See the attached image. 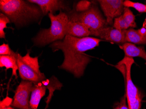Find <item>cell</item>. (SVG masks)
Listing matches in <instances>:
<instances>
[{"mask_svg":"<svg viewBox=\"0 0 146 109\" xmlns=\"http://www.w3.org/2000/svg\"><path fill=\"white\" fill-rule=\"evenodd\" d=\"M101 40L92 37L78 38L69 35L63 41H58L50 46L54 51L61 50L64 59L60 68L68 71L76 78L84 73L86 67L91 62V59L85 53L98 46Z\"/></svg>","mask_w":146,"mask_h":109,"instance_id":"1","label":"cell"},{"mask_svg":"<svg viewBox=\"0 0 146 109\" xmlns=\"http://www.w3.org/2000/svg\"><path fill=\"white\" fill-rule=\"evenodd\" d=\"M22 0H1V11L16 26H23L42 15L39 7Z\"/></svg>","mask_w":146,"mask_h":109,"instance_id":"2","label":"cell"},{"mask_svg":"<svg viewBox=\"0 0 146 109\" xmlns=\"http://www.w3.org/2000/svg\"><path fill=\"white\" fill-rule=\"evenodd\" d=\"M48 16L50 20V27L48 29L41 30L33 38L36 46H43L61 41L67 36V27L69 22L68 16L61 11L57 15L49 13Z\"/></svg>","mask_w":146,"mask_h":109,"instance_id":"3","label":"cell"},{"mask_svg":"<svg viewBox=\"0 0 146 109\" xmlns=\"http://www.w3.org/2000/svg\"><path fill=\"white\" fill-rule=\"evenodd\" d=\"M134 63L133 58L125 56L115 67L122 73L125 85V94L129 109H140L143 95L133 82L131 77L132 65Z\"/></svg>","mask_w":146,"mask_h":109,"instance_id":"4","label":"cell"},{"mask_svg":"<svg viewBox=\"0 0 146 109\" xmlns=\"http://www.w3.org/2000/svg\"><path fill=\"white\" fill-rule=\"evenodd\" d=\"M68 17L70 21L81 23L85 25L91 32V36L97 37L99 32L108 26L106 20L94 5H92L86 11L80 13L74 12Z\"/></svg>","mask_w":146,"mask_h":109,"instance_id":"5","label":"cell"},{"mask_svg":"<svg viewBox=\"0 0 146 109\" xmlns=\"http://www.w3.org/2000/svg\"><path fill=\"white\" fill-rule=\"evenodd\" d=\"M17 63L19 76L23 80L30 81L36 84L46 79L44 74L39 70L38 57H31L29 52L24 56L17 53Z\"/></svg>","mask_w":146,"mask_h":109,"instance_id":"6","label":"cell"},{"mask_svg":"<svg viewBox=\"0 0 146 109\" xmlns=\"http://www.w3.org/2000/svg\"><path fill=\"white\" fill-rule=\"evenodd\" d=\"M33 86L31 82L23 80L16 88L11 106L19 109H32L30 96Z\"/></svg>","mask_w":146,"mask_h":109,"instance_id":"7","label":"cell"},{"mask_svg":"<svg viewBox=\"0 0 146 109\" xmlns=\"http://www.w3.org/2000/svg\"><path fill=\"white\" fill-rule=\"evenodd\" d=\"M98 2L100 5L108 24H112L113 20L123 12L125 7L123 0H99Z\"/></svg>","mask_w":146,"mask_h":109,"instance_id":"8","label":"cell"},{"mask_svg":"<svg viewBox=\"0 0 146 109\" xmlns=\"http://www.w3.org/2000/svg\"><path fill=\"white\" fill-rule=\"evenodd\" d=\"M126 30H118L113 27H105L98 33L97 37L109 41L123 44L125 42Z\"/></svg>","mask_w":146,"mask_h":109,"instance_id":"9","label":"cell"},{"mask_svg":"<svg viewBox=\"0 0 146 109\" xmlns=\"http://www.w3.org/2000/svg\"><path fill=\"white\" fill-rule=\"evenodd\" d=\"M137 27L135 16L130 9L125 7L122 15L115 19L113 27L118 30H127Z\"/></svg>","mask_w":146,"mask_h":109,"instance_id":"10","label":"cell"},{"mask_svg":"<svg viewBox=\"0 0 146 109\" xmlns=\"http://www.w3.org/2000/svg\"><path fill=\"white\" fill-rule=\"evenodd\" d=\"M28 2L36 4L40 9L43 15L64 10L67 7L62 1L58 0H29Z\"/></svg>","mask_w":146,"mask_h":109,"instance_id":"11","label":"cell"},{"mask_svg":"<svg viewBox=\"0 0 146 109\" xmlns=\"http://www.w3.org/2000/svg\"><path fill=\"white\" fill-rule=\"evenodd\" d=\"M125 42L136 44L146 45V22L141 28L135 30L129 28L125 32Z\"/></svg>","mask_w":146,"mask_h":109,"instance_id":"12","label":"cell"},{"mask_svg":"<svg viewBox=\"0 0 146 109\" xmlns=\"http://www.w3.org/2000/svg\"><path fill=\"white\" fill-rule=\"evenodd\" d=\"M67 35L82 38L91 36L88 28L81 23L70 21L67 29Z\"/></svg>","mask_w":146,"mask_h":109,"instance_id":"13","label":"cell"},{"mask_svg":"<svg viewBox=\"0 0 146 109\" xmlns=\"http://www.w3.org/2000/svg\"><path fill=\"white\" fill-rule=\"evenodd\" d=\"M46 87L42 83L34 84L30 99V106L32 109H37L42 98L45 95Z\"/></svg>","mask_w":146,"mask_h":109,"instance_id":"14","label":"cell"},{"mask_svg":"<svg viewBox=\"0 0 146 109\" xmlns=\"http://www.w3.org/2000/svg\"><path fill=\"white\" fill-rule=\"evenodd\" d=\"M123 50L125 56L133 58L141 57L146 61V52L143 46H137L132 43L126 42L120 46Z\"/></svg>","mask_w":146,"mask_h":109,"instance_id":"15","label":"cell"},{"mask_svg":"<svg viewBox=\"0 0 146 109\" xmlns=\"http://www.w3.org/2000/svg\"><path fill=\"white\" fill-rule=\"evenodd\" d=\"M42 83L49 90V94L48 96L45 99V101L46 103V108H47L52 96H54V92L56 90H60L63 87V84L56 77L54 76L49 79H46L45 80L42 81Z\"/></svg>","mask_w":146,"mask_h":109,"instance_id":"16","label":"cell"},{"mask_svg":"<svg viewBox=\"0 0 146 109\" xmlns=\"http://www.w3.org/2000/svg\"><path fill=\"white\" fill-rule=\"evenodd\" d=\"M17 55H1L0 56V67H5L6 69H12V76H15V78H18L17 71L18 70L17 63Z\"/></svg>","mask_w":146,"mask_h":109,"instance_id":"17","label":"cell"},{"mask_svg":"<svg viewBox=\"0 0 146 109\" xmlns=\"http://www.w3.org/2000/svg\"><path fill=\"white\" fill-rule=\"evenodd\" d=\"M124 6L126 8H134L140 13H146V5L130 1L129 0H125L124 1Z\"/></svg>","mask_w":146,"mask_h":109,"instance_id":"18","label":"cell"},{"mask_svg":"<svg viewBox=\"0 0 146 109\" xmlns=\"http://www.w3.org/2000/svg\"><path fill=\"white\" fill-rule=\"evenodd\" d=\"M9 23H10L9 18L1 12L0 14V38H5V33L4 29L7 27V24Z\"/></svg>","mask_w":146,"mask_h":109,"instance_id":"19","label":"cell"},{"mask_svg":"<svg viewBox=\"0 0 146 109\" xmlns=\"http://www.w3.org/2000/svg\"><path fill=\"white\" fill-rule=\"evenodd\" d=\"M92 5L90 1H79L76 5V11L78 12H84L89 9Z\"/></svg>","mask_w":146,"mask_h":109,"instance_id":"20","label":"cell"},{"mask_svg":"<svg viewBox=\"0 0 146 109\" xmlns=\"http://www.w3.org/2000/svg\"><path fill=\"white\" fill-rule=\"evenodd\" d=\"M126 95L125 93L123 96L121 98L120 101L117 102L114 104L113 109H129L127 105Z\"/></svg>","mask_w":146,"mask_h":109,"instance_id":"21","label":"cell"},{"mask_svg":"<svg viewBox=\"0 0 146 109\" xmlns=\"http://www.w3.org/2000/svg\"><path fill=\"white\" fill-rule=\"evenodd\" d=\"M15 52L10 49L9 44H4L0 46V55H14Z\"/></svg>","mask_w":146,"mask_h":109,"instance_id":"22","label":"cell"},{"mask_svg":"<svg viewBox=\"0 0 146 109\" xmlns=\"http://www.w3.org/2000/svg\"><path fill=\"white\" fill-rule=\"evenodd\" d=\"M13 100V99L9 96H6L0 102V108L10 106L12 104Z\"/></svg>","mask_w":146,"mask_h":109,"instance_id":"23","label":"cell"},{"mask_svg":"<svg viewBox=\"0 0 146 109\" xmlns=\"http://www.w3.org/2000/svg\"><path fill=\"white\" fill-rule=\"evenodd\" d=\"M0 109H14L13 107L11 106H7L4 108H0Z\"/></svg>","mask_w":146,"mask_h":109,"instance_id":"24","label":"cell"},{"mask_svg":"<svg viewBox=\"0 0 146 109\" xmlns=\"http://www.w3.org/2000/svg\"><path fill=\"white\" fill-rule=\"evenodd\" d=\"M145 21H146V19H145Z\"/></svg>","mask_w":146,"mask_h":109,"instance_id":"25","label":"cell"},{"mask_svg":"<svg viewBox=\"0 0 146 109\" xmlns=\"http://www.w3.org/2000/svg\"><path fill=\"white\" fill-rule=\"evenodd\" d=\"M46 109V108H45V109Z\"/></svg>","mask_w":146,"mask_h":109,"instance_id":"26","label":"cell"},{"mask_svg":"<svg viewBox=\"0 0 146 109\" xmlns=\"http://www.w3.org/2000/svg\"></svg>","mask_w":146,"mask_h":109,"instance_id":"27","label":"cell"}]
</instances>
